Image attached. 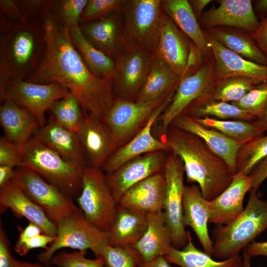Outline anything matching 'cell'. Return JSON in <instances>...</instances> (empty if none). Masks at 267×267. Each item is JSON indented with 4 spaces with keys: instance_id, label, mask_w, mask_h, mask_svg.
<instances>
[{
    "instance_id": "cell-1",
    "label": "cell",
    "mask_w": 267,
    "mask_h": 267,
    "mask_svg": "<svg viewBox=\"0 0 267 267\" xmlns=\"http://www.w3.org/2000/svg\"><path fill=\"white\" fill-rule=\"evenodd\" d=\"M43 25L46 47L36 70L26 81L60 84L76 96L84 114L104 121L115 99L113 80L89 70L71 41L69 28L58 23L51 12Z\"/></svg>"
},
{
    "instance_id": "cell-2",
    "label": "cell",
    "mask_w": 267,
    "mask_h": 267,
    "mask_svg": "<svg viewBox=\"0 0 267 267\" xmlns=\"http://www.w3.org/2000/svg\"><path fill=\"white\" fill-rule=\"evenodd\" d=\"M0 98L9 83L26 80L36 70L46 47L43 23L12 22L0 15Z\"/></svg>"
},
{
    "instance_id": "cell-3",
    "label": "cell",
    "mask_w": 267,
    "mask_h": 267,
    "mask_svg": "<svg viewBox=\"0 0 267 267\" xmlns=\"http://www.w3.org/2000/svg\"><path fill=\"white\" fill-rule=\"evenodd\" d=\"M165 141L182 160L187 181L196 182L210 201L230 184L232 174L226 163L197 136L171 125Z\"/></svg>"
},
{
    "instance_id": "cell-4",
    "label": "cell",
    "mask_w": 267,
    "mask_h": 267,
    "mask_svg": "<svg viewBox=\"0 0 267 267\" xmlns=\"http://www.w3.org/2000/svg\"><path fill=\"white\" fill-rule=\"evenodd\" d=\"M257 190H250L247 205L236 218L214 230L212 256L215 258L224 260L238 255L267 228V200L260 198Z\"/></svg>"
},
{
    "instance_id": "cell-5",
    "label": "cell",
    "mask_w": 267,
    "mask_h": 267,
    "mask_svg": "<svg viewBox=\"0 0 267 267\" xmlns=\"http://www.w3.org/2000/svg\"><path fill=\"white\" fill-rule=\"evenodd\" d=\"M20 166L37 173L70 197L81 189L85 167L65 158L34 136L22 148Z\"/></svg>"
},
{
    "instance_id": "cell-6",
    "label": "cell",
    "mask_w": 267,
    "mask_h": 267,
    "mask_svg": "<svg viewBox=\"0 0 267 267\" xmlns=\"http://www.w3.org/2000/svg\"><path fill=\"white\" fill-rule=\"evenodd\" d=\"M161 0H127L122 8L123 47L143 49L155 55L163 9Z\"/></svg>"
},
{
    "instance_id": "cell-7",
    "label": "cell",
    "mask_w": 267,
    "mask_h": 267,
    "mask_svg": "<svg viewBox=\"0 0 267 267\" xmlns=\"http://www.w3.org/2000/svg\"><path fill=\"white\" fill-rule=\"evenodd\" d=\"M56 226L55 239L37 256L39 261L44 265H50L55 252L64 248L78 251L90 249L99 258L103 246L108 243L106 231L91 223L80 208Z\"/></svg>"
},
{
    "instance_id": "cell-8",
    "label": "cell",
    "mask_w": 267,
    "mask_h": 267,
    "mask_svg": "<svg viewBox=\"0 0 267 267\" xmlns=\"http://www.w3.org/2000/svg\"><path fill=\"white\" fill-rule=\"evenodd\" d=\"M77 202L85 218L98 229L107 231L115 217L117 205L106 182L96 167H85L81 192Z\"/></svg>"
},
{
    "instance_id": "cell-9",
    "label": "cell",
    "mask_w": 267,
    "mask_h": 267,
    "mask_svg": "<svg viewBox=\"0 0 267 267\" xmlns=\"http://www.w3.org/2000/svg\"><path fill=\"white\" fill-rule=\"evenodd\" d=\"M11 182L40 206L56 224L79 209L70 196L28 168L20 166L16 169Z\"/></svg>"
},
{
    "instance_id": "cell-10",
    "label": "cell",
    "mask_w": 267,
    "mask_h": 267,
    "mask_svg": "<svg viewBox=\"0 0 267 267\" xmlns=\"http://www.w3.org/2000/svg\"><path fill=\"white\" fill-rule=\"evenodd\" d=\"M184 174L182 160L172 153L166 158L164 168L166 188L163 212L172 246L177 249L186 245L190 233L185 230L183 221Z\"/></svg>"
},
{
    "instance_id": "cell-11",
    "label": "cell",
    "mask_w": 267,
    "mask_h": 267,
    "mask_svg": "<svg viewBox=\"0 0 267 267\" xmlns=\"http://www.w3.org/2000/svg\"><path fill=\"white\" fill-rule=\"evenodd\" d=\"M174 93L149 102L115 98L104 122L111 132L117 149L135 135L155 109Z\"/></svg>"
},
{
    "instance_id": "cell-12",
    "label": "cell",
    "mask_w": 267,
    "mask_h": 267,
    "mask_svg": "<svg viewBox=\"0 0 267 267\" xmlns=\"http://www.w3.org/2000/svg\"><path fill=\"white\" fill-rule=\"evenodd\" d=\"M154 54L141 48L124 46L115 57L114 94L135 101L150 70Z\"/></svg>"
},
{
    "instance_id": "cell-13",
    "label": "cell",
    "mask_w": 267,
    "mask_h": 267,
    "mask_svg": "<svg viewBox=\"0 0 267 267\" xmlns=\"http://www.w3.org/2000/svg\"><path fill=\"white\" fill-rule=\"evenodd\" d=\"M215 82L212 56L205 59L194 72L181 78L170 103L158 119L161 120L163 133H166L173 121L194 101L211 95Z\"/></svg>"
},
{
    "instance_id": "cell-14",
    "label": "cell",
    "mask_w": 267,
    "mask_h": 267,
    "mask_svg": "<svg viewBox=\"0 0 267 267\" xmlns=\"http://www.w3.org/2000/svg\"><path fill=\"white\" fill-rule=\"evenodd\" d=\"M70 91L59 84H37L23 80L11 81L3 99H9L31 112L40 127L46 123L45 112L53 103L67 95Z\"/></svg>"
},
{
    "instance_id": "cell-15",
    "label": "cell",
    "mask_w": 267,
    "mask_h": 267,
    "mask_svg": "<svg viewBox=\"0 0 267 267\" xmlns=\"http://www.w3.org/2000/svg\"><path fill=\"white\" fill-rule=\"evenodd\" d=\"M173 96H169L155 109L145 125L135 135L112 154L103 166L107 174L115 172L128 161L140 155L169 150L165 141L153 136L152 128L170 103Z\"/></svg>"
},
{
    "instance_id": "cell-16",
    "label": "cell",
    "mask_w": 267,
    "mask_h": 267,
    "mask_svg": "<svg viewBox=\"0 0 267 267\" xmlns=\"http://www.w3.org/2000/svg\"><path fill=\"white\" fill-rule=\"evenodd\" d=\"M166 160L162 151L150 152L128 161L115 172L107 174L106 182L117 205L132 187L160 173L164 168Z\"/></svg>"
},
{
    "instance_id": "cell-17",
    "label": "cell",
    "mask_w": 267,
    "mask_h": 267,
    "mask_svg": "<svg viewBox=\"0 0 267 267\" xmlns=\"http://www.w3.org/2000/svg\"><path fill=\"white\" fill-rule=\"evenodd\" d=\"M217 7L202 13L199 24L206 29L224 27L238 29L249 34L255 32L260 22L251 0H221Z\"/></svg>"
},
{
    "instance_id": "cell-18",
    "label": "cell",
    "mask_w": 267,
    "mask_h": 267,
    "mask_svg": "<svg viewBox=\"0 0 267 267\" xmlns=\"http://www.w3.org/2000/svg\"><path fill=\"white\" fill-rule=\"evenodd\" d=\"M192 44L172 19L163 11L159 39L155 55L180 78L186 73Z\"/></svg>"
},
{
    "instance_id": "cell-19",
    "label": "cell",
    "mask_w": 267,
    "mask_h": 267,
    "mask_svg": "<svg viewBox=\"0 0 267 267\" xmlns=\"http://www.w3.org/2000/svg\"><path fill=\"white\" fill-rule=\"evenodd\" d=\"M214 63L215 80L228 77H243L259 83L267 81V66L249 60L220 44L206 30Z\"/></svg>"
},
{
    "instance_id": "cell-20",
    "label": "cell",
    "mask_w": 267,
    "mask_h": 267,
    "mask_svg": "<svg viewBox=\"0 0 267 267\" xmlns=\"http://www.w3.org/2000/svg\"><path fill=\"white\" fill-rule=\"evenodd\" d=\"M80 143L92 167L99 168L117 149L106 123L90 115L84 114L78 131Z\"/></svg>"
},
{
    "instance_id": "cell-21",
    "label": "cell",
    "mask_w": 267,
    "mask_h": 267,
    "mask_svg": "<svg viewBox=\"0 0 267 267\" xmlns=\"http://www.w3.org/2000/svg\"><path fill=\"white\" fill-rule=\"evenodd\" d=\"M252 188L249 176L237 172L231 183L219 195L209 201V222L226 225L243 211V202L246 193Z\"/></svg>"
},
{
    "instance_id": "cell-22",
    "label": "cell",
    "mask_w": 267,
    "mask_h": 267,
    "mask_svg": "<svg viewBox=\"0 0 267 267\" xmlns=\"http://www.w3.org/2000/svg\"><path fill=\"white\" fill-rule=\"evenodd\" d=\"M171 125L200 138L216 154L224 160L232 175L237 173L236 159L242 145L220 132L203 126L183 113L177 117Z\"/></svg>"
},
{
    "instance_id": "cell-23",
    "label": "cell",
    "mask_w": 267,
    "mask_h": 267,
    "mask_svg": "<svg viewBox=\"0 0 267 267\" xmlns=\"http://www.w3.org/2000/svg\"><path fill=\"white\" fill-rule=\"evenodd\" d=\"M0 188L1 212L10 209L17 217L37 225L43 233L56 236V224L19 187L11 181Z\"/></svg>"
},
{
    "instance_id": "cell-24",
    "label": "cell",
    "mask_w": 267,
    "mask_h": 267,
    "mask_svg": "<svg viewBox=\"0 0 267 267\" xmlns=\"http://www.w3.org/2000/svg\"><path fill=\"white\" fill-rule=\"evenodd\" d=\"M182 204L184 226L193 229L204 252L212 256L213 242L208 230L209 201L204 198L198 185H192L185 186Z\"/></svg>"
},
{
    "instance_id": "cell-25",
    "label": "cell",
    "mask_w": 267,
    "mask_h": 267,
    "mask_svg": "<svg viewBox=\"0 0 267 267\" xmlns=\"http://www.w3.org/2000/svg\"><path fill=\"white\" fill-rule=\"evenodd\" d=\"M147 214L117 205L112 222L106 231L108 244L133 248L147 227Z\"/></svg>"
},
{
    "instance_id": "cell-26",
    "label": "cell",
    "mask_w": 267,
    "mask_h": 267,
    "mask_svg": "<svg viewBox=\"0 0 267 267\" xmlns=\"http://www.w3.org/2000/svg\"><path fill=\"white\" fill-rule=\"evenodd\" d=\"M79 27L94 46L111 58H115L123 48V21L118 12L81 23Z\"/></svg>"
},
{
    "instance_id": "cell-27",
    "label": "cell",
    "mask_w": 267,
    "mask_h": 267,
    "mask_svg": "<svg viewBox=\"0 0 267 267\" xmlns=\"http://www.w3.org/2000/svg\"><path fill=\"white\" fill-rule=\"evenodd\" d=\"M165 188L163 173H157L130 188L118 205L146 214L163 211Z\"/></svg>"
},
{
    "instance_id": "cell-28",
    "label": "cell",
    "mask_w": 267,
    "mask_h": 267,
    "mask_svg": "<svg viewBox=\"0 0 267 267\" xmlns=\"http://www.w3.org/2000/svg\"><path fill=\"white\" fill-rule=\"evenodd\" d=\"M147 221L146 230L132 248L137 254L140 263L165 256L173 246L163 211L147 214Z\"/></svg>"
},
{
    "instance_id": "cell-29",
    "label": "cell",
    "mask_w": 267,
    "mask_h": 267,
    "mask_svg": "<svg viewBox=\"0 0 267 267\" xmlns=\"http://www.w3.org/2000/svg\"><path fill=\"white\" fill-rule=\"evenodd\" d=\"M163 11L192 42L205 60L212 56L208 40L187 0H163Z\"/></svg>"
},
{
    "instance_id": "cell-30",
    "label": "cell",
    "mask_w": 267,
    "mask_h": 267,
    "mask_svg": "<svg viewBox=\"0 0 267 267\" xmlns=\"http://www.w3.org/2000/svg\"><path fill=\"white\" fill-rule=\"evenodd\" d=\"M33 136L65 158L86 167L84 152L77 134L63 127L51 116Z\"/></svg>"
},
{
    "instance_id": "cell-31",
    "label": "cell",
    "mask_w": 267,
    "mask_h": 267,
    "mask_svg": "<svg viewBox=\"0 0 267 267\" xmlns=\"http://www.w3.org/2000/svg\"><path fill=\"white\" fill-rule=\"evenodd\" d=\"M0 108V123L5 136L22 149L40 128L34 115L27 109L9 99Z\"/></svg>"
},
{
    "instance_id": "cell-32",
    "label": "cell",
    "mask_w": 267,
    "mask_h": 267,
    "mask_svg": "<svg viewBox=\"0 0 267 267\" xmlns=\"http://www.w3.org/2000/svg\"><path fill=\"white\" fill-rule=\"evenodd\" d=\"M180 80L162 60L154 55L148 77L135 101L149 102L175 93Z\"/></svg>"
},
{
    "instance_id": "cell-33",
    "label": "cell",
    "mask_w": 267,
    "mask_h": 267,
    "mask_svg": "<svg viewBox=\"0 0 267 267\" xmlns=\"http://www.w3.org/2000/svg\"><path fill=\"white\" fill-rule=\"evenodd\" d=\"M205 30L231 51L249 60L267 66V57L248 33L238 29L224 27Z\"/></svg>"
},
{
    "instance_id": "cell-34",
    "label": "cell",
    "mask_w": 267,
    "mask_h": 267,
    "mask_svg": "<svg viewBox=\"0 0 267 267\" xmlns=\"http://www.w3.org/2000/svg\"><path fill=\"white\" fill-rule=\"evenodd\" d=\"M71 41L89 70L95 76L113 80L114 60L94 46L79 26L69 29Z\"/></svg>"
},
{
    "instance_id": "cell-35",
    "label": "cell",
    "mask_w": 267,
    "mask_h": 267,
    "mask_svg": "<svg viewBox=\"0 0 267 267\" xmlns=\"http://www.w3.org/2000/svg\"><path fill=\"white\" fill-rule=\"evenodd\" d=\"M164 257L170 263L180 267H242L243 265V260L239 255L220 262L213 260L212 256L195 246L190 233L182 249L172 246Z\"/></svg>"
},
{
    "instance_id": "cell-36",
    "label": "cell",
    "mask_w": 267,
    "mask_h": 267,
    "mask_svg": "<svg viewBox=\"0 0 267 267\" xmlns=\"http://www.w3.org/2000/svg\"><path fill=\"white\" fill-rule=\"evenodd\" d=\"M182 113L193 118L209 117L223 120H256L246 111L231 103L215 100L211 94L197 99Z\"/></svg>"
},
{
    "instance_id": "cell-37",
    "label": "cell",
    "mask_w": 267,
    "mask_h": 267,
    "mask_svg": "<svg viewBox=\"0 0 267 267\" xmlns=\"http://www.w3.org/2000/svg\"><path fill=\"white\" fill-rule=\"evenodd\" d=\"M203 126L215 129L243 145L264 134L253 121L240 120H219L213 118H194Z\"/></svg>"
},
{
    "instance_id": "cell-38",
    "label": "cell",
    "mask_w": 267,
    "mask_h": 267,
    "mask_svg": "<svg viewBox=\"0 0 267 267\" xmlns=\"http://www.w3.org/2000/svg\"><path fill=\"white\" fill-rule=\"evenodd\" d=\"M48 111L50 116L68 130L77 133L84 118V112L76 96L69 92L54 101Z\"/></svg>"
},
{
    "instance_id": "cell-39",
    "label": "cell",
    "mask_w": 267,
    "mask_h": 267,
    "mask_svg": "<svg viewBox=\"0 0 267 267\" xmlns=\"http://www.w3.org/2000/svg\"><path fill=\"white\" fill-rule=\"evenodd\" d=\"M260 83L243 77H228L215 80L212 97L217 100L234 102L240 100Z\"/></svg>"
},
{
    "instance_id": "cell-40",
    "label": "cell",
    "mask_w": 267,
    "mask_h": 267,
    "mask_svg": "<svg viewBox=\"0 0 267 267\" xmlns=\"http://www.w3.org/2000/svg\"><path fill=\"white\" fill-rule=\"evenodd\" d=\"M267 157V134L242 145L239 150L237 172L249 176L255 167Z\"/></svg>"
},
{
    "instance_id": "cell-41",
    "label": "cell",
    "mask_w": 267,
    "mask_h": 267,
    "mask_svg": "<svg viewBox=\"0 0 267 267\" xmlns=\"http://www.w3.org/2000/svg\"><path fill=\"white\" fill-rule=\"evenodd\" d=\"M88 0H55L51 13L59 24L69 29L79 26Z\"/></svg>"
},
{
    "instance_id": "cell-42",
    "label": "cell",
    "mask_w": 267,
    "mask_h": 267,
    "mask_svg": "<svg viewBox=\"0 0 267 267\" xmlns=\"http://www.w3.org/2000/svg\"><path fill=\"white\" fill-rule=\"evenodd\" d=\"M246 111L256 120L267 110V81L257 85L240 100L230 103Z\"/></svg>"
},
{
    "instance_id": "cell-43",
    "label": "cell",
    "mask_w": 267,
    "mask_h": 267,
    "mask_svg": "<svg viewBox=\"0 0 267 267\" xmlns=\"http://www.w3.org/2000/svg\"><path fill=\"white\" fill-rule=\"evenodd\" d=\"M99 258L104 262V267H136L140 259L132 248L105 244Z\"/></svg>"
},
{
    "instance_id": "cell-44",
    "label": "cell",
    "mask_w": 267,
    "mask_h": 267,
    "mask_svg": "<svg viewBox=\"0 0 267 267\" xmlns=\"http://www.w3.org/2000/svg\"><path fill=\"white\" fill-rule=\"evenodd\" d=\"M127 0H88L81 15V23H86L100 19L112 13L118 12Z\"/></svg>"
},
{
    "instance_id": "cell-45",
    "label": "cell",
    "mask_w": 267,
    "mask_h": 267,
    "mask_svg": "<svg viewBox=\"0 0 267 267\" xmlns=\"http://www.w3.org/2000/svg\"><path fill=\"white\" fill-rule=\"evenodd\" d=\"M86 254L87 251L61 252L52 257L50 264L57 267H104L101 258L89 259Z\"/></svg>"
},
{
    "instance_id": "cell-46",
    "label": "cell",
    "mask_w": 267,
    "mask_h": 267,
    "mask_svg": "<svg viewBox=\"0 0 267 267\" xmlns=\"http://www.w3.org/2000/svg\"><path fill=\"white\" fill-rule=\"evenodd\" d=\"M27 21L43 23L50 13L55 0H16Z\"/></svg>"
},
{
    "instance_id": "cell-47",
    "label": "cell",
    "mask_w": 267,
    "mask_h": 267,
    "mask_svg": "<svg viewBox=\"0 0 267 267\" xmlns=\"http://www.w3.org/2000/svg\"><path fill=\"white\" fill-rule=\"evenodd\" d=\"M22 149L5 136L0 138V165H20Z\"/></svg>"
},
{
    "instance_id": "cell-48",
    "label": "cell",
    "mask_w": 267,
    "mask_h": 267,
    "mask_svg": "<svg viewBox=\"0 0 267 267\" xmlns=\"http://www.w3.org/2000/svg\"><path fill=\"white\" fill-rule=\"evenodd\" d=\"M55 239V237L44 233H41L26 240L18 246H14L15 252L20 256H25L31 250L37 248L47 249L49 244L52 243Z\"/></svg>"
},
{
    "instance_id": "cell-49",
    "label": "cell",
    "mask_w": 267,
    "mask_h": 267,
    "mask_svg": "<svg viewBox=\"0 0 267 267\" xmlns=\"http://www.w3.org/2000/svg\"><path fill=\"white\" fill-rule=\"evenodd\" d=\"M0 15L12 22L27 21L16 0H0Z\"/></svg>"
},
{
    "instance_id": "cell-50",
    "label": "cell",
    "mask_w": 267,
    "mask_h": 267,
    "mask_svg": "<svg viewBox=\"0 0 267 267\" xmlns=\"http://www.w3.org/2000/svg\"><path fill=\"white\" fill-rule=\"evenodd\" d=\"M15 261L10 252L9 241L0 224V267H14Z\"/></svg>"
},
{
    "instance_id": "cell-51",
    "label": "cell",
    "mask_w": 267,
    "mask_h": 267,
    "mask_svg": "<svg viewBox=\"0 0 267 267\" xmlns=\"http://www.w3.org/2000/svg\"><path fill=\"white\" fill-rule=\"evenodd\" d=\"M250 35L267 57V17L260 22L258 29Z\"/></svg>"
},
{
    "instance_id": "cell-52",
    "label": "cell",
    "mask_w": 267,
    "mask_h": 267,
    "mask_svg": "<svg viewBox=\"0 0 267 267\" xmlns=\"http://www.w3.org/2000/svg\"><path fill=\"white\" fill-rule=\"evenodd\" d=\"M249 176L251 180L252 188L258 189L267 178V157L258 164Z\"/></svg>"
},
{
    "instance_id": "cell-53",
    "label": "cell",
    "mask_w": 267,
    "mask_h": 267,
    "mask_svg": "<svg viewBox=\"0 0 267 267\" xmlns=\"http://www.w3.org/2000/svg\"><path fill=\"white\" fill-rule=\"evenodd\" d=\"M42 233L43 232L39 226L33 223L29 222L25 228L21 230L14 246H20L29 238Z\"/></svg>"
},
{
    "instance_id": "cell-54",
    "label": "cell",
    "mask_w": 267,
    "mask_h": 267,
    "mask_svg": "<svg viewBox=\"0 0 267 267\" xmlns=\"http://www.w3.org/2000/svg\"><path fill=\"white\" fill-rule=\"evenodd\" d=\"M245 248L251 257L256 256L267 257V241L264 242L254 241Z\"/></svg>"
},
{
    "instance_id": "cell-55",
    "label": "cell",
    "mask_w": 267,
    "mask_h": 267,
    "mask_svg": "<svg viewBox=\"0 0 267 267\" xmlns=\"http://www.w3.org/2000/svg\"><path fill=\"white\" fill-rule=\"evenodd\" d=\"M14 168L9 165H0V187L11 181L15 170Z\"/></svg>"
},
{
    "instance_id": "cell-56",
    "label": "cell",
    "mask_w": 267,
    "mask_h": 267,
    "mask_svg": "<svg viewBox=\"0 0 267 267\" xmlns=\"http://www.w3.org/2000/svg\"><path fill=\"white\" fill-rule=\"evenodd\" d=\"M211 0H190L189 2L197 19H200L203 10L205 7L211 2Z\"/></svg>"
},
{
    "instance_id": "cell-57",
    "label": "cell",
    "mask_w": 267,
    "mask_h": 267,
    "mask_svg": "<svg viewBox=\"0 0 267 267\" xmlns=\"http://www.w3.org/2000/svg\"><path fill=\"white\" fill-rule=\"evenodd\" d=\"M138 267H172L164 256L159 257L147 262L141 263Z\"/></svg>"
},
{
    "instance_id": "cell-58",
    "label": "cell",
    "mask_w": 267,
    "mask_h": 267,
    "mask_svg": "<svg viewBox=\"0 0 267 267\" xmlns=\"http://www.w3.org/2000/svg\"><path fill=\"white\" fill-rule=\"evenodd\" d=\"M254 123L262 131L267 130V110L259 118L253 121Z\"/></svg>"
},
{
    "instance_id": "cell-59",
    "label": "cell",
    "mask_w": 267,
    "mask_h": 267,
    "mask_svg": "<svg viewBox=\"0 0 267 267\" xmlns=\"http://www.w3.org/2000/svg\"><path fill=\"white\" fill-rule=\"evenodd\" d=\"M14 267H53L49 266L48 265H42L38 263H31L24 262H21L15 260Z\"/></svg>"
},
{
    "instance_id": "cell-60",
    "label": "cell",
    "mask_w": 267,
    "mask_h": 267,
    "mask_svg": "<svg viewBox=\"0 0 267 267\" xmlns=\"http://www.w3.org/2000/svg\"><path fill=\"white\" fill-rule=\"evenodd\" d=\"M256 8L260 12H267V0H259L256 2Z\"/></svg>"
},
{
    "instance_id": "cell-61",
    "label": "cell",
    "mask_w": 267,
    "mask_h": 267,
    "mask_svg": "<svg viewBox=\"0 0 267 267\" xmlns=\"http://www.w3.org/2000/svg\"><path fill=\"white\" fill-rule=\"evenodd\" d=\"M243 265L242 267H251L250 259L251 257L247 252L245 248L243 250Z\"/></svg>"
}]
</instances>
